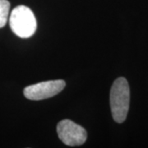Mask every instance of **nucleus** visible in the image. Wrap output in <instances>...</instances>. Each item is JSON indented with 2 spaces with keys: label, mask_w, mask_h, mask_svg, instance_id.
<instances>
[{
  "label": "nucleus",
  "mask_w": 148,
  "mask_h": 148,
  "mask_svg": "<svg viewBox=\"0 0 148 148\" xmlns=\"http://www.w3.org/2000/svg\"><path fill=\"white\" fill-rule=\"evenodd\" d=\"M110 101L114 120L122 123L127 118L130 102V89L126 78L119 77L114 82L110 90Z\"/></svg>",
  "instance_id": "nucleus-1"
},
{
  "label": "nucleus",
  "mask_w": 148,
  "mask_h": 148,
  "mask_svg": "<svg viewBox=\"0 0 148 148\" xmlns=\"http://www.w3.org/2000/svg\"><path fill=\"white\" fill-rule=\"evenodd\" d=\"M11 29L17 36L29 38L36 31V16L28 7L20 5L12 11L9 17Z\"/></svg>",
  "instance_id": "nucleus-2"
},
{
  "label": "nucleus",
  "mask_w": 148,
  "mask_h": 148,
  "mask_svg": "<svg viewBox=\"0 0 148 148\" xmlns=\"http://www.w3.org/2000/svg\"><path fill=\"white\" fill-rule=\"evenodd\" d=\"M66 82L64 80L42 82L27 86L23 93L25 97L31 101H41L53 97L64 90Z\"/></svg>",
  "instance_id": "nucleus-3"
},
{
  "label": "nucleus",
  "mask_w": 148,
  "mask_h": 148,
  "mask_svg": "<svg viewBox=\"0 0 148 148\" xmlns=\"http://www.w3.org/2000/svg\"><path fill=\"white\" fill-rule=\"evenodd\" d=\"M57 132L59 139L70 147L82 145L87 138V132L84 127L70 119L59 122L57 125Z\"/></svg>",
  "instance_id": "nucleus-4"
},
{
  "label": "nucleus",
  "mask_w": 148,
  "mask_h": 148,
  "mask_svg": "<svg viewBox=\"0 0 148 148\" xmlns=\"http://www.w3.org/2000/svg\"><path fill=\"white\" fill-rule=\"evenodd\" d=\"M10 3L8 0H0V28L5 27L9 16Z\"/></svg>",
  "instance_id": "nucleus-5"
}]
</instances>
